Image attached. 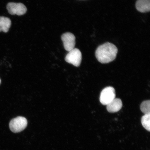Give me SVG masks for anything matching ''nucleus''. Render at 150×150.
Segmentation results:
<instances>
[{"label":"nucleus","instance_id":"obj_1","mask_svg":"<svg viewBox=\"0 0 150 150\" xmlns=\"http://www.w3.org/2000/svg\"><path fill=\"white\" fill-rule=\"evenodd\" d=\"M117 52V48L115 45L107 42L98 47L95 56L99 62L108 63L116 59Z\"/></svg>","mask_w":150,"mask_h":150},{"label":"nucleus","instance_id":"obj_2","mask_svg":"<svg viewBox=\"0 0 150 150\" xmlns=\"http://www.w3.org/2000/svg\"><path fill=\"white\" fill-rule=\"evenodd\" d=\"M27 124L28 121L25 118L18 117L11 120L9 124V127L12 132L18 133L23 130L27 127Z\"/></svg>","mask_w":150,"mask_h":150},{"label":"nucleus","instance_id":"obj_3","mask_svg":"<svg viewBox=\"0 0 150 150\" xmlns=\"http://www.w3.org/2000/svg\"><path fill=\"white\" fill-rule=\"evenodd\" d=\"M82 58L81 52L78 48H74L67 54L65 57V60L67 63L78 67L81 63Z\"/></svg>","mask_w":150,"mask_h":150},{"label":"nucleus","instance_id":"obj_4","mask_svg":"<svg viewBox=\"0 0 150 150\" xmlns=\"http://www.w3.org/2000/svg\"><path fill=\"white\" fill-rule=\"evenodd\" d=\"M115 91L114 88L108 87L105 88L101 92L100 101L101 104L107 105L115 98Z\"/></svg>","mask_w":150,"mask_h":150},{"label":"nucleus","instance_id":"obj_5","mask_svg":"<svg viewBox=\"0 0 150 150\" xmlns=\"http://www.w3.org/2000/svg\"><path fill=\"white\" fill-rule=\"evenodd\" d=\"M7 9L9 14L18 16L25 14L27 11V7L21 3H9L7 5Z\"/></svg>","mask_w":150,"mask_h":150},{"label":"nucleus","instance_id":"obj_6","mask_svg":"<svg viewBox=\"0 0 150 150\" xmlns=\"http://www.w3.org/2000/svg\"><path fill=\"white\" fill-rule=\"evenodd\" d=\"M64 47L66 50L70 52L74 48L76 45V37L73 33H65L62 35Z\"/></svg>","mask_w":150,"mask_h":150},{"label":"nucleus","instance_id":"obj_7","mask_svg":"<svg viewBox=\"0 0 150 150\" xmlns=\"http://www.w3.org/2000/svg\"><path fill=\"white\" fill-rule=\"evenodd\" d=\"M122 105L120 99L115 98L107 105V110L111 113L117 112L121 109Z\"/></svg>","mask_w":150,"mask_h":150},{"label":"nucleus","instance_id":"obj_8","mask_svg":"<svg viewBox=\"0 0 150 150\" xmlns=\"http://www.w3.org/2000/svg\"><path fill=\"white\" fill-rule=\"evenodd\" d=\"M136 8L139 12L144 13L150 10V0H137L136 4Z\"/></svg>","mask_w":150,"mask_h":150},{"label":"nucleus","instance_id":"obj_9","mask_svg":"<svg viewBox=\"0 0 150 150\" xmlns=\"http://www.w3.org/2000/svg\"><path fill=\"white\" fill-rule=\"evenodd\" d=\"M11 25L10 19L4 16L0 17V32H8Z\"/></svg>","mask_w":150,"mask_h":150},{"label":"nucleus","instance_id":"obj_10","mask_svg":"<svg viewBox=\"0 0 150 150\" xmlns=\"http://www.w3.org/2000/svg\"><path fill=\"white\" fill-rule=\"evenodd\" d=\"M150 114H145L142 118L141 122L142 126L146 130H150Z\"/></svg>","mask_w":150,"mask_h":150},{"label":"nucleus","instance_id":"obj_11","mask_svg":"<svg viewBox=\"0 0 150 150\" xmlns=\"http://www.w3.org/2000/svg\"><path fill=\"white\" fill-rule=\"evenodd\" d=\"M140 110L145 114H150V101H144L140 105Z\"/></svg>","mask_w":150,"mask_h":150},{"label":"nucleus","instance_id":"obj_12","mask_svg":"<svg viewBox=\"0 0 150 150\" xmlns=\"http://www.w3.org/2000/svg\"><path fill=\"white\" fill-rule=\"evenodd\" d=\"M1 79H0V84H1Z\"/></svg>","mask_w":150,"mask_h":150}]
</instances>
